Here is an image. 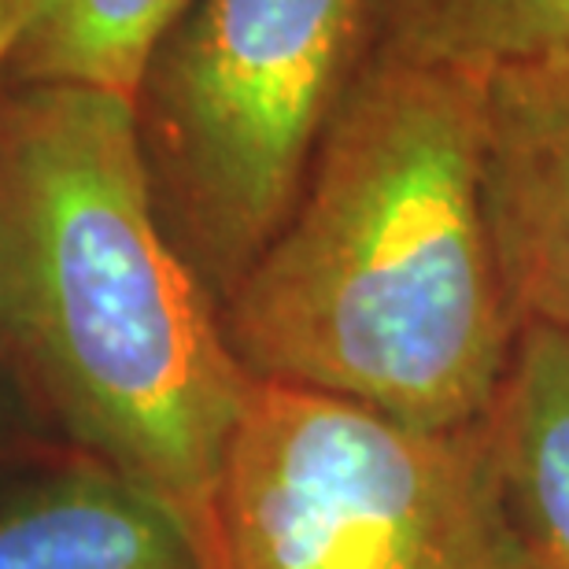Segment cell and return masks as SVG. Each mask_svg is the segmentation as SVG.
<instances>
[{
	"instance_id": "6da1fadb",
	"label": "cell",
	"mask_w": 569,
	"mask_h": 569,
	"mask_svg": "<svg viewBox=\"0 0 569 569\" xmlns=\"http://www.w3.org/2000/svg\"><path fill=\"white\" fill-rule=\"evenodd\" d=\"M222 329L252 378L481 422L521 329L485 211L481 71L373 60Z\"/></svg>"
},
{
	"instance_id": "52a82bcc",
	"label": "cell",
	"mask_w": 569,
	"mask_h": 569,
	"mask_svg": "<svg viewBox=\"0 0 569 569\" xmlns=\"http://www.w3.org/2000/svg\"><path fill=\"white\" fill-rule=\"evenodd\" d=\"M485 432L521 548L537 569H569V333L521 322Z\"/></svg>"
},
{
	"instance_id": "30bf717a",
	"label": "cell",
	"mask_w": 569,
	"mask_h": 569,
	"mask_svg": "<svg viewBox=\"0 0 569 569\" xmlns=\"http://www.w3.org/2000/svg\"><path fill=\"white\" fill-rule=\"evenodd\" d=\"M33 0H0V71H4V60L11 52V44H16V33L22 27V19H27Z\"/></svg>"
},
{
	"instance_id": "9c48e42d",
	"label": "cell",
	"mask_w": 569,
	"mask_h": 569,
	"mask_svg": "<svg viewBox=\"0 0 569 569\" xmlns=\"http://www.w3.org/2000/svg\"><path fill=\"white\" fill-rule=\"evenodd\" d=\"M569 41V0H381L373 60L492 71Z\"/></svg>"
},
{
	"instance_id": "277c9868",
	"label": "cell",
	"mask_w": 569,
	"mask_h": 569,
	"mask_svg": "<svg viewBox=\"0 0 569 569\" xmlns=\"http://www.w3.org/2000/svg\"><path fill=\"white\" fill-rule=\"evenodd\" d=\"M214 569H537L485 418L400 422L252 378L211 503Z\"/></svg>"
},
{
	"instance_id": "7a4b0ae2",
	"label": "cell",
	"mask_w": 569,
	"mask_h": 569,
	"mask_svg": "<svg viewBox=\"0 0 569 569\" xmlns=\"http://www.w3.org/2000/svg\"><path fill=\"white\" fill-rule=\"evenodd\" d=\"M0 367L211 559L252 373L156 219L130 97L0 78Z\"/></svg>"
},
{
	"instance_id": "ba28073f",
	"label": "cell",
	"mask_w": 569,
	"mask_h": 569,
	"mask_svg": "<svg viewBox=\"0 0 569 569\" xmlns=\"http://www.w3.org/2000/svg\"><path fill=\"white\" fill-rule=\"evenodd\" d=\"M192 0H33L4 82L82 86L130 97L148 60Z\"/></svg>"
},
{
	"instance_id": "3957f363",
	"label": "cell",
	"mask_w": 569,
	"mask_h": 569,
	"mask_svg": "<svg viewBox=\"0 0 569 569\" xmlns=\"http://www.w3.org/2000/svg\"><path fill=\"white\" fill-rule=\"evenodd\" d=\"M378 38L381 0H192L152 52L133 93L148 192L219 315L292 214Z\"/></svg>"
},
{
	"instance_id": "5b68a950",
	"label": "cell",
	"mask_w": 569,
	"mask_h": 569,
	"mask_svg": "<svg viewBox=\"0 0 569 569\" xmlns=\"http://www.w3.org/2000/svg\"><path fill=\"white\" fill-rule=\"evenodd\" d=\"M481 186L518 318L569 333V41L481 71Z\"/></svg>"
},
{
	"instance_id": "8992f818",
	"label": "cell",
	"mask_w": 569,
	"mask_h": 569,
	"mask_svg": "<svg viewBox=\"0 0 569 569\" xmlns=\"http://www.w3.org/2000/svg\"><path fill=\"white\" fill-rule=\"evenodd\" d=\"M0 569H211L163 499L78 451L0 507Z\"/></svg>"
}]
</instances>
